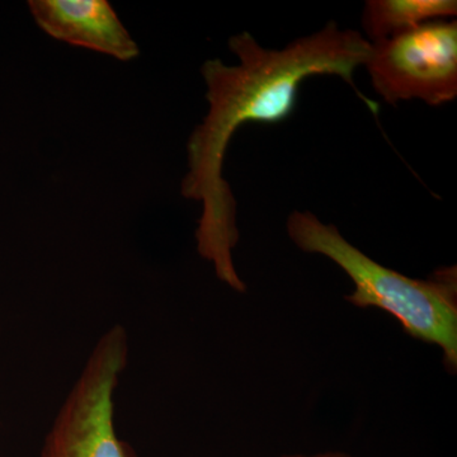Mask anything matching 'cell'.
<instances>
[{
  "instance_id": "cell-1",
  "label": "cell",
  "mask_w": 457,
  "mask_h": 457,
  "mask_svg": "<svg viewBox=\"0 0 457 457\" xmlns=\"http://www.w3.org/2000/svg\"><path fill=\"white\" fill-rule=\"evenodd\" d=\"M228 46L239 60L237 65L210 59L201 68L209 111L189 135L188 170L180 194L203 204L196 228L198 254L212 264L219 281L245 293L233 258L240 237L237 201L222 174L234 134L246 123L287 120L296 108L300 86L315 75L341 78L372 113L378 114V106L354 83V73L366 65L372 51L371 42L354 29L329 22L281 50L266 49L252 33L240 32L228 38Z\"/></svg>"
},
{
  "instance_id": "cell-2",
  "label": "cell",
  "mask_w": 457,
  "mask_h": 457,
  "mask_svg": "<svg viewBox=\"0 0 457 457\" xmlns=\"http://www.w3.org/2000/svg\"><path fill=\"white\" fill-rule=\"evenodd\" d=\"M288 237L300 251L320 254L336 263L353 282L345 296L360 309L376 308L392 315L418 341L437 345L444 365L457 371V270L444 267L431 278H408L387 269L351 245L333 224L311 212H294L286 222Z\"/></svg>"
},
{
  "instance_id": "cell-3",
  "label": "cell",
  "mask_w": 457,
  "mask_h": 457,
  "mask_svg": "<svg viewBox=\"0 0 457 457\" xmlns=\"http://www.w3.org/2000/svg\"><path fill=\"white\" fill-rule=\"evenodd\" d=\"M130 356L121 324L101 337L51 425L40 457H137L117 435L116 390Z\"/></svg>"
},
{
  "instance_id": "cell-4",
  "label": "cell",
  "mask_w": 457,
  "mask_h": 457,
  "mask_svg": "<svg viewBox=\"0 0 457 457\" xmlns=\"http://www.w3.org/2000/svg\"><path fill=\"white\" fill-rule=\"evenodd\" d=\"M365 66L386 104H450L457 97V22L435 21L376 42Z\"/></svg>"
},
{
  "instance_id": "cell-5",
  "label": "cell",
  "mask_w": 457,
  "mask_h": 457,
  "mask_svg": "<svg viewBox=\"0 0 457 457\" xmlns=\"http://www.w3.org/2000/svg\"><path fill=\"white\" fill-rule=\"evenodd\" d=\"M27 4L36 25L57 41L120 62L140 55L139 45L107 0H29Z\"/></svg>"
},
{
  "instance_id": "cell-6",
  "label": "cell",
  "mask_w": 457,
  "mask_h": 457,
  "mask_svg": "<svg viewBox=\"0 0 457 457\" xmlns=\"http://www.w3.org/2000/svg\"><path fill=\"white\" fill-rule=\"evenodd\" d=\"M456 16V0H369L361 23L365 37L376 44L426 23Z\"/></svg>"
},
{
  "instance_id": "cell-7",
  "label": "cell",
  "mask_w": 457,
  "mask_h": 457,
  "mask_svg": "<svg viewBox=\"0 0 457 457\" xmlns=\"http://www.w3.org/2000/svg\"><path fill=\"white\" fill-rule=\"evenodd\" d=\"M281 457H353L341 451H328V453H314V455H285Z\"/></svg>"
}]
</instances>
